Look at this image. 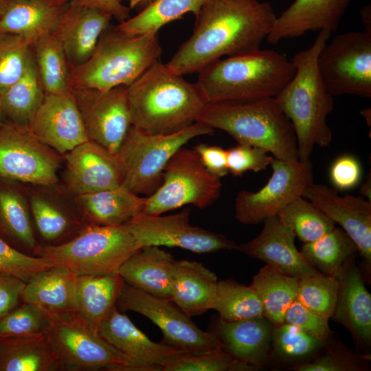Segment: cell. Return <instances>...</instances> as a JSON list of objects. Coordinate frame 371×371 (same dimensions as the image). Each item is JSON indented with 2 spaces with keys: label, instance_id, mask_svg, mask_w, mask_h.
<instances>
[{
  "label": "cell",
  "instance_id": "obj_1",
  "mask_svg": "<svg viewBox=\"0 0 371 371\" xmlns=\"http://www.w3.org/2000/svg\"><path fill=\"white\" fill-rule=\"evenodd\" d=\"M276 16L269 3L259 0H206L195 15L192 34L166 65L183 76L224 56L258 50Z\"/></svg>",
  "mask_w": 371,
  "mask_h": 371
},
{
  "label": "cell",
  "instance_id": "obj_2",
  "mask_svg": "<svg viewBox=\"0 0 371 371\" xmlns=\"http://www.w3.org/2000/svg\"><path fill=\"white\" fill-rule=\"evenodd\" d=\"M331 32H318L313 44L296 53L292 78L275 97L291 122L300 161L310 159L315 146H328L333 135L327 117L334 109V96L327 89L317 66V57Z\"/></svg>",
  "mask_w": 371,
  "mask_h": 371
},
{
  "label": "cell",
  "instance_id": "obj_3",
  "mask_svg": "<svg viewBox=\"0 0 371 371\" xmlns=\"http://www.w3.org/2000/svg\"><path fill=\"white\" fill-rule=\"evenodd\" d=\"M127 91L132 125L150 134H170L190 126L206 104L196 84L159 60Z\"/></svg>",
  "mask_w": 371,
  "mask_h": 371
},
{
  "label": "cell",
  "instance_id": "obj_4",
  "mask_svg": "<svg viewBox=\"0 0 371 371\" xmlns=\"http://www.w3.org/2000/svg\"><path fill=\"white\" fill-rule=\"evenodd\" d=\"M295 69L283 54L259 49L213 62L199 72L195 84L206 104L275 98Z\"/></svg>",
  "mask_w": 371,
  "mask_h": 371
},
{
  "label": "cell",
  "instance_id": "obj_5",
  "mask_svg": "<svg viewBox=\"0 0 371 371\" xmlns=\"http://www.w3.org/2000/svg\"><path fill=\"white\" fill-rule=\"evenodd\" d=\"M196 122L226 132L238 144L259 146L275 159L300 161L293 124L275 98L207 103Z\"/></svg>",
  "mask_w": 371,
  "mask_h": 371
},
{
  "label": "cell",
  "instance_id": "obj_6",
  "mask_svg": "<svg viewBox=\"0 0 371 371\" xmlns=\"http://www.w3.org/2000/svg\"><path fill=\"white\" fill-rule=\"evenodd\" d=\"M162 54L157 34H125L115 27L102 34L90 58L71 68L72 88L109 90L128 87Z\"/></svg>",
  "mask_w": 371,
  "mask_h": 371
},
{
  "label": "cell",
  "instance_id": "obj_7",
  "mask_svg": "<svg viewBox=\"0 0 371 371\" xmlns=\"http://www.w3.org/2000/svg\"><path fill=\"white\" fill-rule=\"evenodd\" d=\"M127 227L86 225L71 239L57 245H38L34 254L76 276L117 273L121 265L139 250Z\"/></svg>",
  "mask_w": 371,
  "mask_h": 371
},
{
  "label": "cell",
  "instance_id": "obj_8",
  "mask_svg": "<svg viewBox=\"0 0 371 371\" xmlns=\"http://www.w3.org/2000/svg\"><path fill=\"white\" fill-rule=\"evenodd\" d=\"M214 132L200 122L166 135L150 134L132 125L115 155L122 172V186L150 196L161 186L164 168L174 154L193 138Z\"/></svg>",
  "mask_w": 371,
  "mask_h": 371
},
{
  "label": "cell",
  "instance_id": "obj_9",
  "mask_svg": "<svg viewBox=\"0 0 371 371\" xmlns=\"http://www.w3.org/2000/svg\"><path fill=\"white\" fill-rule=\"evenodd\" d=\"M47 313L48 334L60 356L61 368L144 371L104 340L97 328L76 312Z\"/></svg>",
  "mask_w": 371,
  "mask_h": 371
},
{
  "label": "cell",
  "instance_id": "obj_10",
  "mask_svg": "<svg viewBox=\"0 0 371 371\" xmlns=\"http://www.w3.org/2000/svg\"><path fill=\"white\" fill-rule=\"evenodd\" d=\"M221 188L195 150L182 147L167 163L161 186L146 196L142 212L160 215L189 204L203 209L219 198Z\"/></svg>",
  "mask_w": 371,
  "mask_h": 371
},
{
  "label": "cell",
  "instance_id": "obj_11",
  "mask_svg": "<svg viewBox=\"0 0 371 371\" xmlns=\"http://www.w3.org/2000/svg\"><path fill=\"white\" fill-rule=\"evenodd\" d=\"M317 66L333 96L371 98V32L350 31L329 38Z\"/></svg>",
  "mask_w": 371,
  "mask_h": 371
},
{
  "label": "cell",
  "instance_id": "obj_12",
  "mask_svg": "<svg viewBox=\"0 0 371 371\" xmlns=\"http://www.w3.org/2000/svg\"><path fill=\"white\" fill-rule=\"evenodd\" d=\"M116 306L150 319L161 331L162 341L184 353L196 355L223 349L214 331L200 329L170 300L151 295L124 282Z\"/></svg>",
  "mask_w": 371,
  "mask_h": 371
},
{
  "label": "cell",
  "instance_id": "obj_13",
  "mask_svg": "<svg viewBox=\"0 0 371 371\" xmlns=\"http://www.w3.org/2000/svg\"><path fill=\"white\" fill-rule=\"evenodd\" d=\"M62 155L43 143L27 126H0V178L41 186L58 181Z\"/></svg>",
  "mask_w": 371,
  "mask_h": 371
},
{
  "label": "cell",
  "instance_id": "obj_14",
  "mask_svg": "<svg viewBox=\"0 0 371 371\" xmlns=\"http://www.w3.org/2000/svg\"><path fill=\"white\" fill-rule=\"evenodd\" d=\"M272 175L256 192L240 190L235 199L236 218L245 225H257L278 213L295 199L302 196L313 182L310 159L289 164L273 159Z\"/></svg>",
  "mask_w": 371,
  "mask_h": 371
},
{
  "label": "cell",
  "instance_id": "obj_15",
  "mask_svg": "<svg viewBox=\"0 0 371 371\" xmlns=\"http://www.w3.org/2000/svg\"><path fill=\"white\" fill-rule=\"evenodd\" d=\"M190 208L167 216L140 212L125 225L140 249L166 246L197 254L237 250L238 245L225 236L190 225Z\"/></svg>",
  "mask_w": 371,
  "mask_h": 371
},
{
  "label": "cell",
  "instance_id": "obj_16",
  "mask_svg": "<svg viewBox=\"0 0 371 371\" xmlns=\"http://www.w3.org/2000/svg\"><path fill=\"white\" fill-rule=\"evenodd\" d=\"M88 140L116 155L132 126L127 87L72 88Z\"/></svg>",
  "mask_w": 371,
  "mask_h": 371
},
{
  "label": "cell",
  "instance_id": "obj_17",
  "mask_svg": "<svg viewBox=\"0 0 371 371\" xmlns=\"http://www.w3.org/2000/svg\"><path fill=\"white\" fill-rule=\"evenodd\" d=\"M302 197L338 223L357 247L368 267L371 265V201L363 196H340L334 188L311 183Z\"/></svg>",
  "mask_w": 371,
  "mask_h": 371
},
{
  "label": "cell",
  "instance_id": "obj_18",
  "mask_svg": "<svg viewBox=\"0 0 371 371\" xmlns=\"http://www.w3.org/2000/svg\"><path fill=\"white\" fill-rule=\"evenodd\" d=\"M27 126L36 137L61 155L88 140L72 91L45 94Z\"/></svg>",
  "mask_w": 371,
  "mask_h": 371
},
{
  "label": "cell",
  "instance_id": "obj_19",
  "mask_svg": "<svg viewBox=\"0 0 371 371\" xmlns=\"http://www.w3.org/2000/svg\"><path fill=\"white\" fill-rule=\"evenodd\" d=\"M65 182L74 196L122 186V172L115 155L87 140L64 155Z\"/></svg>",
  "mask_w": 371,
  "mask_h": 371
},
{
  "label": "cell",
  "instance_id": "obj_20",
  "mask_svg": "<svg viewBox=\"0 0 371 371\" xmlns=\"http://www.w3.org/2000/svg\"><path fill=\"white\" fill-rule=\"evenodd\" d=\"M97 330L110 345L140 366L144 371L161 370L170 360L184 354L164 341L154 342L114 306Z\"/></svg>",
  "mask_w": 371,
  "mask_h": 371
},
{
  "label": "cell",
  "instance_id": "obj_21",
  "mask_svg": "<svg viewBox=\"0 0 371 371\" xmlns=\"http://www.w3.org/2000/svg\"><path fill=\"white\" fill-rule=\"evenodd\" d=\"M261 232L248 243L238 245L237 250L260 260L280 272L302 278L318 271L295 245V234L277 216L264 221Z\"/></svg>",
  "mask_w": 371,
  "mask_h": 371
},
{
  "label": "cell",
  "instance_id": "obj_22",
  "mask_svg": "<svg viewBox=\"0 0 371 371\" xmlns=\"http://www.w3.org/2000/svg\"><path fill=\"white\" fill-rule=\"evenodd\" d=\"M112 18L111 14L79 0L69 1L53 34L60 42L70 68L90 58Z\"/></svg>",
  "mask_w": 371,
  "mask_h": 371
},
{
  "label": "cell",
  "instance_id": "obj_23",
  "mask_svg": "<svg viewBox=\"0 0 371 371\" xmlns=\"http://www.w3.org/2000/svg\"><path fill=\"white\" fill-rule=\"evenodd\" d=\"M352 0H294L279 16L267 37L271 44L310 31L333 32Z\"/></svg>",
  "mask_w": 371,
  "mask_h": 371
},
{
  "label": "cell",
  "instance_id": "obj_24",
  "mask_svg": "<svg viewBox=\"0 0 371 371\" xmlns=\"http://www.w3.org/2000/svg\"><path fill=\"white\" fill-rule=\"evenodd\" d=\"M273 328L262 316L232 322L219 319L212 331L231 357L258 368L267 359Z\"/></svg>",
  "mask_w": 371,
  "mask_h": 371
},
{
  "label": "cell",
  "instance_id": "obj_25",
  "mask_svg": "<svg viewBox=\"0 0 371 371\" xmlns=\"http://www.w3.org/2000/svg\"><path fill=\"white\" fill-rule=\"evenodd\" d=\"M176 260L157 246L142 247L119 268L124 281L151 295L171 299L172 273Z\"/></svg>",
  "mask_w": 371,
  "mask_h": 371
},
{
  "label": "cell",
  "instance_id": "obj_26",
  "mask_svg": "<svg viewBox=\"0 0 371 371\" xmlns=\"http://www.w3.org/2000/svg\"><path fill=\"white\" fill-rule=\"evenodd\" d=\"M337 303L332 317L364 345L371 341V295L351 261L338 278Z\"/></svg>",
  "mask_w": 371,
  "mask_h": 371
},
{
  "label": "cell",
  "instance_id": "obj_27",
  "mask_svg": "<svg viewBox=\"0 0 371 371\" xmlns=\"http://www.w3.org/2000/svg\"><path fill=\"white\" fill-rule=\"evenodd\" d=\"M217 277L202 263L177 260L172 273L170 300L189 317L213 309Z\"/></svg>",
  "mask_w": 371,
  "mask_h": 371
},
{
  "label": "cell",
  "instance_id": "obj_28",
  "mask_svg": "<svg viewBox=\"0 0 371 371\" xmlns=\"http://www.w3.org/2000/svg\"><path fill=\"white\" fill-rule=\"evenodd\" d=\"M69 1L9 0L0 16V32L29 37L34 41L54 34Z\"/></svg>",
  "mask_w": 371,
  "mask_h": 371
},
{
  "label": "cell",
  "instance_id": "obj_29",
  "mask_svg": "<svg viewBox=\"0 0 371 371\" xmlns=\"http://www.w3.org/2000/svg\"><path fill=\"white\" fill-rule=\"evenodd\" d=\"M76 196L79 212L87 225H120L142 212L146 196L123 186Z\"/></svg>",
  "mask_w": 371,
  "mask_h": 371
},
{
  "label": "cell",
  "instance_id": "obj_30",
  "mask_svg": "<svg viewBox=\"0 0 371 371\" xmlns=\"http://www.w3.org/2000/svg\"><path fill=\"white\" fill-rule=\"evenodd\" d=\"M21 300L52 313L77 312L76 276L59 266L40 271L25 283Z\"/></svg>",
  "mask_w": 371,
  "mask_h": 371
},
{
  "label": "cell",
  "instance_id": "obj_31",
  "mask_svg": "<svg viewBox=\"0 0 371 371\" xmlns=\"http://www.w3.org/2000/svg\"><path fill=\"white\" fill-rule=\"evenodd\" d=\"M60 368V356L48 333L0 338V371H49Z\"/></svg>",
  "mask_w": 371,
  "mask_h": 371
},
{
  "label": "cell",
  "instance_id": "obj_32",
  "mask_svg": "<svg viewBox=\"0 0 371 371\" xmlns=\"http://www.w3.org/2000/svg\"><path fill=\"white\" fill-rule=\"evenodd\" d=\"M124 283L118 273L76 276V313L97 328L116 305Z\"/></svg>",
  "mask_w": 371,
  "mask_h": 371
},
{
  "label": "cell",
  "instance_id": "obj_33",
  "mask_svg": "<svg viewBox=\"0 0 371 371\" xmlns=\"http://www.w3.org/2000/svg\"><path fill=\"white\" fill-rule=\"evenodd\" d=\"M0 237L22 251L34 252L38 245L29 202L18 188L9 185L0 186Z\"/></svg>",
  "mask_w": 371,
  "mask_h": 371
},
{
  "label": "cell",
  "instance_id": "obj_34",
  "mask_svg": "<svg viewBox=\"0 0 371 371\" xmlns=\"http://www.w3.org/2000/svg\"><path fill=\"white\" fill-rule=\"evenodd\" d=\"M299 280L268 265L253 277L251 286L260 298L263 315L274 326L284 323L288 308L297 299Z\"/></svg>",
  "mask_w": 371,
  "mask_h": 371
},
{
  "label": "cell",
  "instance_id": "obj_35",
  "mask_svg": "<svg viewBox=\"0 0 371 371\" xmlns=\"http://www.w3.org/2000/svg\"><path fill=\"white\" fill-rule=\"evenodd\" d=\"M357 251L350 237L342 229L335 227L321 238L304 243L300 251L318 271L337 278Z\"/></svg>",
  "mask_w": 371,
  "mask_h": 371
},
{
  "label": "cell",
  "instance_id": "obj_36",
  "mask_svg": "<svg viewBox=\"0 0 371 371\" xmlns=\"http://www.w3.org/2000/svg\"><path fill=\"white\" fill-rule=\"evenodd\" d=\"M44 96L34 57L23 75L0 92V105L9 122L28 126Z\"/></svg>",
  "mask_w": 371,
  "mask_h": 371
},
{
  "label": "cell",
  "instance_id": "obj_37",
  "mask_svg": "<svg viewBox=\"0 0 371 371\" xmlns=\"http://www.w3.org/2000/svg\"><path fill=\"white\" fill-rule=\"evenodd\" d=\"M33 54L45 94L71 92V68L56 37L47 34L36 39Z\"/></svg>",
  "mask_w": 371,
  "mask_h": 371
},
{
  "label": "cell",
  "instance_id": "obj_38",
  "mask_svg": "<svg viewBox=\"0 0 371 371\" xmlns=\"http://www.w3.org/2000/svg\"><path fill=\"white\" fill-rule=\"evenodd\" d=\"M206 0H153L133 17L115 27L129 35L157 34L168 23L181 18L188 12L196 15Z\"/></svg>",
  "mask_w": 371,
  "mask_h": 371
},
{
  "label": "cell",
  "instance_id": "obj_39",
  "mask_svg": "<svg viewBox=\"0 0 371 371\" xmlns=\"http://www.w3.org/2000/svg\"><path fill=\"white\" fill-rule=\"evenodd\" d=\"M29 205L34 226L46 241L60 244L72 234L76 235L83 227L80 221L45 195L32 194Z\"/></svg>",
  "mask_w": 371,
  "mask_h": 371
},
{
  "label": "cell",
  "instance_id": "obj_40",
  "mask_svg": "<svg viewBox=\"0 0 371 371\" xmlns=\"http://www.w3.org/2000/svg\"><path fill=\"white\" fill-rule=\"evenodd\" d=\"M213 309L221 319L228 322L264 316L260 298L251 285L232 280L217 282Z\"/></svg>",
  "mask_w": 371,
  "mask_h": 371
},
{
  "label": "cell",
  "instance_id": "obj_41",
  "mask_svg": "<svg viewBox=\"0 0 371 371\" xmlns=\"http://www.w3.org/2000/svg\"><path fill=\"white\" fill-rule=\"evenodd\" d=\"M277 216L304 243L321 238L335 227L333 221L302 196L283 207Z\"/></svg>",
  "mask_w": 371,
  "mask_h": 371
},
{
  "label": "cell",
  "instance_id": "obj_42",
  "mask_svg": "<svg viewBox=\"0 0 371 371\" xmlns=\"http://www.w3.org/2000/svg\"><path fill=\"white\" fill-rule=\"evenodd\" d=\"M34 40L0 32V92L17 81L34 58Z\"/></svg>",
  "mask_w": 371,
  "mask_h": 371
},
{
  "label": "cell",
  "instance_id": "obj_43",
  "mask_svg": "<svg viewBox=\"0 0 371 371\" xmlns=\"http://www.w3.org/2000/svg\"><path fill=\"white\" fill-rule=\"evenodd\" d=\"M22 302L0 318V338L29 337L48 333V313L32 303Z\"/></svg>",
  "mask_w": 371,
  "mask_h": 371
},
{
  "label": "cell",
  "instance_id": "obj_44",
  "mask_svg": "<svg viewBox=\"0 0 371 371\" xmlns=\"http://www.w3.org/2000/svg\"><path fill=\"white\" fill-rule=\"evenodd\" d=\"M338 278L318 273L299 280L297 300L313 311L332 317L337 299Z\"/></svg>",
  "mask_w": 371,
  "mask_h": 371
},
{
  "label": "cell",
  "instance_id": "obj_45",
  "mask_svg": "<svg viewBox=\"0 0 371 371\" xmlns=\"http://www.w3.org/2000/svg\"><path fill=\"white\" fill-rule=\"evenodd\" d=\"M252 366L239 361L223 349L201 354H182L166 362L164 371H250Z\"/></svg>",
  "mask_w": 371,
  "mask_h": 371
},
{
  "label": "cell",
  "instance_id": "obj_46",
  "mask_svg": "<svg viewBox=\"0 0 371 371\" xmlns=\"http://www.w3.org/2000/svg\"><path fill=\"white\" fill-rule=\"evenodd\" d=\"M324 341L294 325L284 322L274 326L271 345L274 353L280 358L293 361L313 354Z\"/></svg>",
  "mask_w": 371,
  "mask_h": 371
},
{
  "label": "cell",
  "instance_id": "obj_47",
  "mask_svg": "<svg viewBox=\"0 0 371 371\" xmlns=\"http://www.w3.org/2000/svg\"><path fill=\"white\" fill-rule=\"evenodd\" d=\"M55 266L47 259L26 254L0 237V273L28 282L40 271Z\"/></svg>",
  "mask_w": 371,
  "mask_h": 371
},
{
  "label": "cell",
  "instance_id": "obj_48",
  "mask_svg": "<svg viewBox=\"0 0 371 371\" xmlns=\"http://www.w3.org/2000/svg\"><path fill=\"white\" fill-rule=\"evenodd\" d=\"M227 157L228 171L234 176L265 170L274 159L259 146L238 143L227 150Z\"/></svg>",
  "mask_w": 371,
  "mask_h": 371
},
{
  "label": "cell",
  "instance_id": "obj_49",
  "mask_svg": "<svg viewBox=\"0 0 371 371\" xmlns=\"http://www.w3.org/2000/svg\"><path fill=\"white\" fill-rule=\"evenodd\" d=\"M328 319L308 308L296 299L288 308L284 322L294 325L311 336L325 341L331 333Z\"/></svg>",
  "mask_w": 371,
  "mask_h": 371
},
{
  "label": "cell",
  "instance_id": "obj_50",
  "mask_svg": "<svg viewBox=\"0 0 371 371\" xmlns=\"http://www.w3.org/2000/svg\"><path fill=\"white\" fill-rule=\"evenodd\" d=\"M362 176L361 166L358 159L351 155H344L337 158L330 166V182L337 190H348L356 187Z\"/></svg>",
  "mask_w": 371,
  "mask_h": 371
},
{
  "label": "cell",
  "instance_id": "obj_51",
  "mask_svg": "<svg viewBox=\"0 0 371 371\" xmlns=\"http://www.w3.org/2000/svg\"><path fill=\"white\" fill-rule=\"evenodd\" d=\"M194 150L205 168L212 175L221 178L229 173L227 150L219 146L199 144Z\"/></svg>",
  "mask_w": 371,
  "mask_h": 371
},
{
  "label": "cell",
  "instance_id": "obj_52",
  "mask_svg": "<svg viewBox=\"0 0 371 371\" xmlns=\"http://www.w3.org/2000/svg\"><path fill=\"white\" fill-rule=\"evenodd\" d=\"M25 282L14 276L0 273V318L16 307Z\"/></svg>",
  "mask_w": 371,
  "mask_h": 371
},
{
  "label": "cell",
  "instance_id": "obj_53",
  "mask_svg": "<svg viewBox=\"0 0 371 371\" xmlns=\"http://www.w3.org/2000/svg\"><path fill=\"white\" fill-rule=\"evenodd\" d=\"M357 367L349 361L334 355H325L313 361L291 368L296 371H348Z\"/></svg>",
  "mask_w": 371,
  "mask_h": 371
},
{
  "label": "cell",
  "instance_id": "obj_54",
  "mask_svg": "<svg viewBox=\"0 0 371 371\" xmlns=\"http://www.w3.org/2000/svg\"><path fill=\"white\" fill-rule=\"evenodd\" d=\"M82 3L106 12L120 23L130 16V8L124 5L122 0H79Z\"/></svg>",
  "mask_w": 371,
  "mask_h": 371
},
{
  "label": "cell",
  "instance_id": "obj_55",
  "mask_svg": "<svg viewBox=\"0 0 371 371\" xmlns=\"http://www.w3.org/2000/svg\"><path fill=\"white\" fill-rule=\"evenodd\" d=\"M361 19L363 30L371 32V8L370 5L363 7L361 10Z\"/></svg>",
  "mask_w": 371,
  "mask_h": 371
},
{
  "label": "cell",
  "instance_id": "obj_56",
  "mask_svg": "<svg viewBox=\"0 0 371 371\" xmlns=\"http://www.w3.org/2000/svg\"><path fill=\"white\" fill-rule=\"evenodd\" d=\"M359 192L363 197L371 201V175L370 172L368 174L365 181L361 184Z\"/></svg>",
  "mask_w": 371,
  "mask_h": 371
},
{
  "label": "cell",
  "instance_id": "obj_57",
  "mask_svg": "<svg viewBox=\"0 0 371 371\" xmlns=\"http://www.w3.org/2000/svg\"><path fill=\"white\" fill-rule=\"evenodd\" d=\"M129 3L130 8H140L141 10L146 8L151 0H126Z\"/></svg>",
  "mask_w": 371,
  "mask_h": 371
},
{
  "label": "cell",
  "instance_id": "obj_58",
  "mask_svg": "<svg viewBox=\"0 0 371 371\" xmlns=\"http://www.w3.org/2000/svg\"><path fill=\"white\" fill-rule=\"evenodd\" d=\"M360 113L362 115V116L365 118L368 125L370 126V118H371V111L370 108H367L365 109H363Z\"/></svg>",
  "mask_w": 371,
  "mask_h": 371
},
{
  "label": "cell",
  "instance_id": "obj_59",
  "mask_svg": "<svg viewBox=\"0 0 371 371\" xmlns=\"http://www.w3.org/2000/svg\"><path fill=\"white\" fill-rule=\"evenodd\" d=\"M9 0H0V16L3 14Z\"/></svg>",
  "mask_w": 371,
  "mask_h": 371
},
{
  "label": "cell",
  "instance_id": "obj_60",
  "mask_svg": "<svg viewBox=\"0 0 371 371\" xmlns=\"http://www.w3.org/2000/svg\"><path fill=\"white\" fill-rule=\"evenodd\" d=\"M6 122V118L2 111L1 105H0V126Z\"/></svg>",
  "mask_w": 371,
  "mask_h": 371
},
{
  "label": "cell",
  "instance_id": "obj_61",
  "mask_svg": "<svg viewBox=\"0 0 371 371\" xmlns=\"http://www.w3.org/2000/svg\"><path fill=\"white\" fill-rule=\"evenodd\" d=\"M60 1H65V2H68V1H69L70 0H60Z\"/></svg>",
  "mask_w": 371,
  "mask_h": 371
},
{
  "label": "cell",
  "instance_id": "obj_62",
  "mask_svg": "<svg viewBox=\"0 0 371 371\" xmlns=\"http://www.w3.org/2000/svg\"><path fill=\"white\" fill-rule=\"evenodd\" d=\"M153 1V0H151V1Z\"/></svg>",
  "mask_w": 371,
  "mask_h": 371
}]
</instances>
